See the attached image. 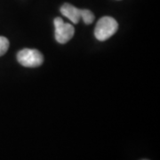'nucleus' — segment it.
<instances>
[{
    "instance_id": "1",
    "label": "nucleus",
    "mask_w": 160,
    "mask_h": 160,
    "mask_svg": "<svg viewBox=\"0 0 160 160\" xmlns=\"http://www.w3.org/2000/svg\"><path fill=\"white\" fill-rule=\"evenodd\" d=\"M118 29V23L114 18L104 16L98 21L94 29V36L100 41L109 39L111 36L117 32Z\"/></svg>"
},
{
    "instance_id": "2",
    "label": "nucleus",
    "mask_w": 160,
    "mask_h": 160,
    "mask_svg": "<svg viewBox=\"0 0 160 160\" xmlns=\"http://www.w3.org/2000/svg\"><path fill=\"white\" fill-rule=\"evenodd\" d=\"M17 61L24 67L36 68L43 63L44 57L38 50L26 48L18 52Z\"/></svg>"
},
{
    "instance_id": "3",
    "label": "nucleus",
    "mask_w": 160,
    "mask_h": 160,
    "mask_svg": "<svg viewBox=\"0 0 160 160\" xmlns=\"http://www.w3.org/2000/svg\"><path fill=\"white\" fill-rule=\"evenodd\" d=\"M55 39L60 44H66L73 38L75 33L74 27L69 23L64 22L62 18L54 19Z\"/></svg>"
},
{
    "instance_id": "4",
    "label": "nucleus",
    "mask_w": 160,
    "mask_h": 160,
    "mask_svg": "<svg viewBox=\"0 0 160 160\" xmlns=\"http://www.w3.org/2000/svg\"><path fill=\"white\" fill-rule=\"evenodd\" d=\"M61 12L62 14L70 20L73 23H78L81 19V9L77 8L76 6H72L70 4L65 3L61 7Z\"/></svg>"
},
{
    "instance_id": "5",
    "label": "nucleus",
    "mask_w": 160,
    "mask_h": 160,
    "mask_svg": "<svg viewBox=\"0 0 160 160\" xmlns=\"http://www.w3.org/2000/svg\"><path fill=\"white\" fill-rule=\"evenodd\" d=\"M81 18L86 24H91L94 21V14L88 9H81Z\"/></svg>"
},
{
    "instance_id": "6",
    "label": "nucleus",
    "mask_w": 160,
    "mask_h": 160,
    "mask_svg": "<svg viewBox=\"0 0 160 160\" xmlns=\"http://www.w3.org/2000/svg\"><path fill=\"white\" fill-rule=\"evenodd\" d=\"M9 48V41L5 37H0V56L4 55Z\"/></svg>"
},
{
    "instance_id": "7",
    "label": "nucleus",
    "mask_w": 160,
    "mask_h": 160,
    "mask_svg": "<svg viewBox=\"0 0 160 160\" xmlns=\"http://www.w3.org/2000/svg\"><path fill=\"white\" fill-rule=\"evenodd\" d=\"M142 160H148V159H142Z\"/></svg>"
}]
</instances>
